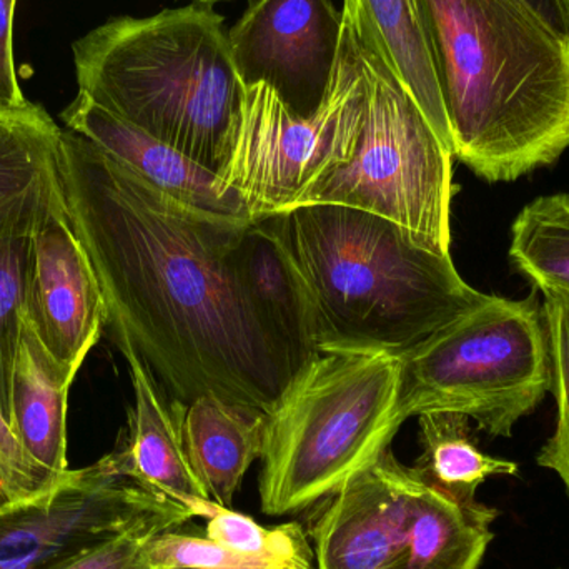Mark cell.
<instances>
[{
	"label": "cell",
	"mask_w": 569,
	"mask_h": 569,
	"mask_svg": "<svg viewBox=\"0 0 569 569\" xmlns=\"http://www.w3.org/2000/svg\"><path fill=\"white\" fill-rule=\"evenodd\" d=\"M59 180L117 345L180 403L216 395L270 413L293 373L240 277L237 246L253 219L190 209L69 129Z\"/></svg>",
	"instance_id": "6da1fadb"
},
{
	"label": "cell",
	"mask_w": 569,
	"mask_h": 569,
	"mask_svg": "<svg viewBox=\"0 0 569 569\" xmlns=\"http://www.w3.org/2000/svg\"><path fill=\"white\" fill-rule=\"evenodd\" d=\"M345 19L390 67L445 146L450 122L420 0H343Z\"/></svg>",
	"instance_id": "2e32d148"
},
{
	"label": "cell",
	"mask_w": 569,
	"mask_h": 569,
	"mask_svg": "<svg viewBox=\"0 0 569 569\" xmlns=\"http://www.w3.org/2000/svg\"><path fill=\"white\" fill-rule=\"evenodd\" d=\"M166 569H199V568H166Z\"/></svg>",
	"instance_id": "1f68e13d"
},
{
	"label": "cell",
	"mask_w": 569,
	"mask_h": 569,
	"mask_svg": "<svg viewBox=\"0 0 569 569\" xmlns=\"http://www.w3.org/2000/svg\"><path fill=\"white\" fill-rule=\"evenodd\" d=\"M510 259L543 295L569 297V193L538 197L518 213Z\"/></svg>",
	"instance_id": "7402d4cb"
},
{
	"label": "cell",
	"mask_w": 569,
	"mask_h": 569,
	"mask_svg": "<svg viewBox=\"0 0 569 569\" xmlns=\"http://www.w3.org/2000/svg\"><path fill=\"white\" fill-rule=\"evenodd\" d=\"M156 531L136 530L119 535L99 547L83 551L59 569H152L149 543Z\"/></svg>",
	"instance_id": "83f0119b"
},
{
	"label": "cell",
	"mask_w": 569,
	"mask_h": 569,
	"mask_svg": "<svg viewBox=\"0 0 569 569\" xmlns=\"http://www.w3.org/2000/svg\"><path fill=\"white\" fill-rule=\"evenodd\" d=\"M60 136L36 103L0 116V229L39 216L59 189Z\"/></svg>",
	"instance_id": "d6986e66"
},
{
	"label": "cell",
	"mask_w": 569,
	"mask_h": 569,
	"mask_svg": "<svg viewBox=\"0 0 569 569\" xmlns=\"http://www.w3.org/2000/svg\"><path fill=\"white\" fill-rule=\"evenodd\" d=\"M269 217L307 293L320 353L400 357L490 300L451 256L383 217L330 203Z\"/></svg>",
	"instance_id": "3957f363"
},
{
	"label": "cell",
	"mask_w": 569,
	"mask_h": 569,
	"mask_svg": "<svg viewBox=\"0 0 569 569\" xmlns=\"http://www.w3.org/2000/svg\"><path fill=\"white\" fill-rule=\"evenodd\" d=\"M367 109V87L353 30L343 19L340 56L317 113L291 112L266 83L247 87L220 189L236 193L252 219L300 206L315 183L347 162Z\"/></svg>",
	"instance_id": "ba28073f"
},
{
	"label": "cell",
	"mask_w": 569,
	"mask_h": 569,
	"mask_svg": "<svg viewBox=\"0 0 569 569\" xmlns=\"http://www.w3.org/2000/svg\"><path fill=\"white\" fill-rule=\"evenodd\" d=\"M453 157L490 183L569 149V33L527 0H420Z\"/></svg>",
	"instance_id": "7a4b0ae2"
},
{
	"label": "cell",
	"mask_w": 569,
	"mask_h": 569,
	"mask_svg": "<svg viewBox=\"0 0 569 569\" xmlns=\"http://www.w3.org/2000/svg\"><path fill=\"white\" fill-rule=\"evenodd\" d=\"M119 348L129 363L133 407L122 441L110 451L113 460L127 477L182 505L193 518L209 520L219 503L210 498L190 463L182 428L186 405L169 400L129 345Z\"/></svg>",
	"instance_id": "4fadbf2b"
},
{
	"label": "cell",
	"mask_w": 569,
	"mask_h": 569,
	"mask_svg": "<svg viewBox=\"0 0 569 569\" xmlns=\"http://www.w3.org/2000/svg\"><path fill=\"white\" fill-rule=\"evenodd\" d=\"M43 210L33 219L0 229V411L9 423L13 371L26 325L32 233Z\"/></svg>",
	"instance_id": "603a6c76"
},
{
	"label": "cell",
	"mask_w": 569,
	"mask_h": 569,
	"mask_svg": "<svg viewBox=\"0 0 569 569\" xmlns=\"http://www.w3.org/2000/svg\"><path fill=\"white\" fill-rule=\"evenodd\" d=\"M76 377L77 371L50 357L26 320L13 371L10 427L30 458L56 475L70 470L67 410Z\"/></svg>",
	"instance_id": "ac0fdd59"
},
{
	"label": "cell",
	"mask_w": 569,
	"mask_h": 569,
	"mask_svg": "<svg viewBox=\"0 0 569 569\" xmlns=\"http://www.w3.org/2000/svg\"><path fill=\"white\" fill-rule=\"evenodd\" d=\"M537 291L523 300L491 295L400 355L405 420L455 411L491 437H511L515 425L550 393V353Z\"/></svg>",
	"instance_id": "8992f818"
},
{
	"label": "cell",
	"mask_w": 569,
	"mask_h": 569,
	"mask_svg": "<svg viewBox=\"0 0 569 569\" xmlns=\"http://www.w3.org/2000/svg\"><path fill=\"white\" fill-rule=\"evenodd\" d=\"M540 16L561 32L569 33V0H527Z\"/></svg>",
	"instance_id": "f546056e"
},
{
	"label": "cell",
	"mask_w": 569,
	"mask_h": 569,
	"mask_svg": "<svg viewBox=\"0 0 569 569\" xmlns=\"http://www.w3.org/2000/svg\"><path fill=\"white\" fill-rule=\"evenodd\" d=\"M149 561L152 569H287L270 558L239 553L207 537L173 530L163 531L150 540Z\"/></svg>",
	"instance_id": "484cf974"
},
{
	"label": "cell",
	"mask_w": 569,
	"mask_h": 569,
	"mask_svg": "<svg viewBox=\"0 0 569 569\" xmlns=\"http://www.w3.org/2000/svg\"><path fill=\"white\" fill-rule=\"evenodd\" d=\"M63 475L52 473L32 460L0 411V508L46 493Z\"/></svg>",
	"instance_id": "4316f807"
},
{
	"label": "cell",
	"mask_w": 569,
	"mask_h": 569,
	"mask_svg": "<svg viewBox=\"0 0 569 569\" xmlns=\"http://www.w3.org/2000/svg\"><path fill=\"white\" fill-rule=\"evenodd\" d=\"M26 320L50 357L77 373L107 325L106 298L70 222L60 180L32 233Z\"/></svg>",
	"instance_id": "8fae6325"
},
{
	"label": "cell",
	"mask_w": 569,
	"mask_h": 569,
	"mask_svg": "<svg viewBox=\"0 0 569 569\" xmlns=\"http://www.w3.org/2000/svg\"><path fill=\"white\" fill-rule=\"evenodd\" d=\"M541 308L550 353V391L557 401L558 415L555 433L541 448L537 461L561 478L569 495V297L545 295Z\"/></svg>",
	"instance_id": "d4e9b609"
},
{
	"label": "cell",
	"mask_w": 569,
	"mask_h": 569,
	"mask_svg": "<svg viewBox=\"0 0 569 569\" xmlns=\"http://www.w3.org/2000/svg\"><path fill=\"white\" fill-rule=\"evenodd\" d=\"M267 415L216 395L186 405L182 428L190 463L220 507L232 508L247 471L262 458Z\"/></svg>",
	"instance_id": "e0dca14e"
},
{
	"label": "cell",
	"mask_w": 569,
	"mask_h": 569,
	"mask_svg": "<svg viewBox=\"0 0 569 569\" xmlns=\"http://www.w3.org/2000/svg\"><path fill=\"white\" fill-rule=\"evenodd\" d=\"M60 117L67 129L86 137L177 202L220 219L252 220L236 193L220 189L217 172L80 93Z\"/></svg>",
	"instance_id": "5bb4252c"
},
{
	"label": "cell",
	"mask_w": 569,
	"mask_h": 569,
	"mask_svg": "<svg viewBox=\"0 0 569 569\" xmlns=\"http://www.w3.org/2000/svg\"><path fill=\"white\" fill-rule=\"evenodd\" d=\"M351 30L367 87L360 136L350 159L318 180L298 207L330 203L375 213L423 249L451 256L453 152L380 53Z\"/></svg>",
	"instance_id": "52a82bcc"
},
{
	"label": "cell",
	"mask_w": 569,
	"mask_h": 569,
	"mask_svg": "<svg viewBox=\"0 0 569 569\" xmlns=\"http://www.w3.org/2000/svg\"><path fill=\"white\" fill-rule=\"evenodd\" d=\"M193 518L166 495L127 477L112 453L69 470L46 493L0 508V569H59L136 530H176Z\"/></svg>",
	"instance_id": "9c48e42d"
},
{
	"label": "cell",
	"mask_w": 569,
	"mask_h": 569,
	"mask_svg": "<svg viewBox=\"0 0 569 569\" xmlns=\"http://www.w3.org/2000/svg\"><path fill=\"white\" fill-rule=\"evenodd\" d=\"M17 0H0V116L20 113L33 106L17 82L13 63V16Z\"/></svg>",
	"instance_id": "f1b7e54d"
},
{
	"label": "cell",
	"mask_w": 569,
	"mask_h": 569,
	"mask_svg": "<svg viewBox=\"0 0 569 569\" xmlns=\"http://www.w3.org/2000/svg\"><path fill=\"white\" fill-rule=\"evenodd\" d=\"M423 483L390 450L345 481L311 528L318 569H403Z\"/></svg>",
	"instance_id": "7c38bea8"
},
{
	"label": "cell",
	"mask_w": 569,
	"mask_h": 569,
	"mask_svg": "<svg viewBox=\"0 0 569 569\" xmlns=\"http://www.w3.org/2000/svg\"><path fill=\"white\" fill-rule=\"evenodd\" d=\"M405 421L400 358L318 355L267 415L259 483L263 513H297L331 497L390 450Z\"/></svg>",
	"instance_id": "5b68a950"
},
{
	"label": "cell",
	"mask_w": 569,
	"mask_h": 569,
	"mask_svg": "<svg viewBox=\"0 0 569 569\" xmlns=\"http://www.w3.org/2000/svg\"><path fill=\"white\" fill-rule=\"evenodd\" d=\"M207 538L239 553L279 561L287 569H311L313 551L298 523L266 528L219 505L207 520Z\"/></svg>",
	"instance_id": "cb8c5ba5"
},
{
	"label": "cell",
	"mask_w": 569,
	"mask_h": 569,
	"mask_svg": "<svg viewBox=\"0 0 569 569\" xmlns=\"http://www.w3.org/2000/svg\"><path fill=\"white\" fill-rule=\"evenodd\" d=\"M341 37L333 0H252L229 46L246 89L266 83L291 112L311 117L330 92Z\"/></svg>",
	"instance_id": "30bf717a"
},
{
	"label": "cell",
	"mask_w": 569,
	"mask_h": 569,
	"mask_svg": "<svg viewBox=\"0 0 569 569\" xmlns=\"http://www.w3.org/2000/svg\"><path fill=\"white\" fill-rule=\"evenodd\" d=\"M219 2H229V0H193V3H200V6H209L212 7L213 3Z\"/></svg>",
	"instance_id": "4dcf8cb0"
},
{
	"label": "cell",
	"mask_w": 569,
	"mask_h": 569,
	"mask_svg": "<svg viewBox=\"0 0 569 569\" xmlns=\"http://www.w3.org/2000/svg\"><path fill=\"white\" fill-rule=\"evenodd\" d=\"M423 447L417 471L427 483L440 488L457 500L477 501V491L488 478L515 477V461L490 457L478 448L470 418L455 411H428L418 415Z\"/></svg>",
	"instance_id": "44dd1931"
},
{
	"label": "cell",
	"mask_w": 569,
	"mask_h": 569,
	"mask_svg": "<svg viewBox=\"0 0 569 569\" xmlns=\"http://www.w3.org/2000/svg\"><path fill=\"white\" fill-rule=\"evenodd\" d=\"M425 481V480H423ZM498 510L457 500L425 481L415 505L403 569H478Z\"/></svg>",
	"instance_id": "ffe728a7"
},
{
	"label": "cell",
	"mask_w": 569,
	"mask_h": 569,
	"mask_svg": "<svg viewBox=\"0 0 569 569\" xmlns=\"http://www.w3.org/2000/svg\"><path fill=\"white\" fill-rule=\"evenodd\" d=\"M223 23L200 3L112 17L73 42L79 93L219 172L246 93Z\"/></svg>",
	"instance_id": "277c9868"
},
{
	"label": "cell",
	"mask_w": 569,
	"mask_h": 569,
	"mask_svg": "<svg viewBox=\"0 0 569 569\" xmlns=\"http://www.w3.org/2000/svg\"><path fill=\"white\" fill-rule=\"evenodd\" d=\"M237 263L250 301L287 355L295 377L321 353L303 284L269 216L243 229Z\"/></svg>",
	"instance_id": "9a60e30c"
}]
</instances>
